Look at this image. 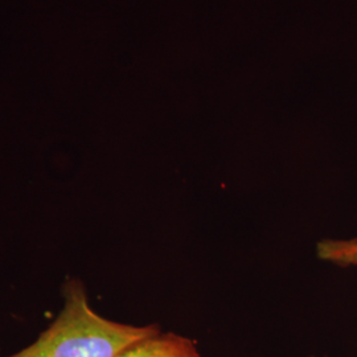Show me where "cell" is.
I'll return each mask as SVG.
<instances>
[{"label": "cell", "instance_id": "1", "mask_svg": "<svg viewBox=\"0 0 357 357\" xmlns=\"http://www.w3.org/2000/svg\"><path fill=\"white\" fill-rule=\"evenodd\" d=\"M159 331L158 324L130 326L103 318L90 306L84 283L69 280L64 307L50 327L32 344L6 357H118Z\"/></svg>", "mask_w": 357, "mask_h": 357}, {"label": "cell", "instance_id": "2", "mask_svg": "<svg viewBox=\"0 0 357 357\" xmlns=\"http://www.w3.org/2000/svg\"><path fill=\"white\" fill-rule=\"evenodd\" d=\"M118 357H203L195 342L162 330L128 347Z\"/></svg>", "mask_w": 357, "mask_h": 357}, {"label": "cell", "instance_id": "3", "mask_svg": "<svg viewBox=\"0 0 357 357\" xmlns=\"http://www.w3.org/2000/svg\"><path fill=\"white\" fill-rule=\"evenodd\" d=\"M351 249H355L354 252L352 250H345V252H339V258H344L347 259V262H352L355 258H357V245H349L347 243Z\"/></svg>", "mask_w": 357, "mask_h": 357}, {"label": "cell", "instance_id": "4", "mask_svg": "<svg viewBox=\"0 0 357 357\" xmlns=\"http://www.w3.org/2000/svg\"><path fill=\"white\" fill-rule=\"evenodd\" d=\"M311 357H315V356H311Z\"/></svg>", "mask_w": 357, "mask_h": 357}]
</instances>
